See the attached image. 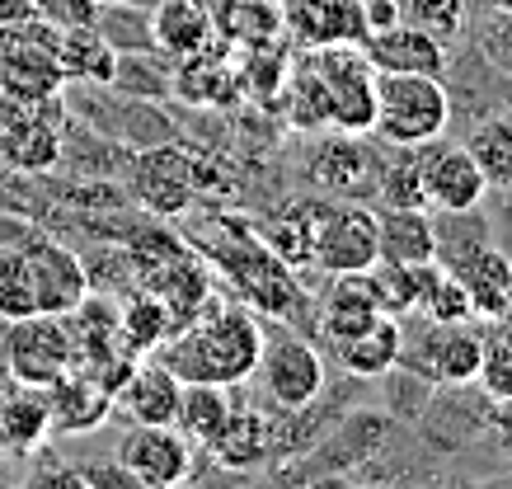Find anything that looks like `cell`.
<instances>
[{"instance_id":"6da1fadb","label":"cell","mask_w":512,"mask_h":489,"mask_svg":"<svg viewBox=\"0 0 512 489\" xmlns=\"http://www.w3.org/2000/svg\"><path fill=\"white\" fill-rule=\"evenodd\" d=\"M264 348V325L240 301H202L198 316L160 344V363L179 381H217L240 386L254 377Z\"/></svg>"},{"instance_id":"7a4b0ae2","label":"cell","mask_w":512,"mask_h":489,"mask_svg":"<svg viewBox=\"0 0 512 489\" xmlns=\"http://www.w3.org/2000/svg\"><path fill=\"white\" fill-rule=\"evenodd\" d=\"M451 123V95L442 90L437 76L419 71H376V118L372 132L395 151H414V146L442 137Z\"/></svg>"},{"instance_id":"3957f363","label":"cell","mask_w":512,"mask_h":489,"mask_svg":"<svg viewBox=\"0 0 512 489\" xmlns=\"http://www.w3.org/2000/svg\"><path fill=\"white\" fill-rule=\"evenodd\" d=\"M311 71L325 90V109L334 132H372L376 118V66L362 57L357 43H320Z\"/></svg>"},{"instance_id":"277c9868","label":"cell","mask_w":512,"mask_h":489,"mask_svg":"<svg viewBox=\"0 0 512 489\" xmlns=\"http://www.w3.org/2000/svg\"><path fill=\"white\" fill-rule=\"evenodd\" d=\"M5 367L15 386H33L47 391L52 381H62L76 367V339L66 316H24L5 320Z\"/></svg>"},{"instance_id":"5b68a950","label":"cell","mask_w":512,"mask_h":489,"mask_svg":"<svg viewBox=\"0 0 512 489\" xmlns=\"http://www.w3.org/2000/svg\"><path fill=\"white\" fill-rule=\"evenodd\" d=\"M381 259L376 254V212L362 203H320L311 236V264L320 273H367Z\"/></svg>"},{"instance_id":"8992f818","label":"cell","mask_w":512,"mask_h":489,"mask_svg":"<svg viewBox=\"0 0 512 489\" xmlns=\"http://www.w3.org/2000/svg\"><path fill=\"white\" fill-rule=\"evenodd\" d=\"M254 377L268 391L273 405L282 410H306L320 386H325V363L301 334H264V348H259V363H254Z\"/></svg>"},{"instance_id":"52a82bcc","label":"cell","mask_w":512,"mask_h":489,"mask_svg":"<svg viewBox=\"0 0 512 489\" xmlns=\"http://www.w3.org/2000/svg\"><path fill=\"white\" fill-rule=\"evenodd\" d=\"M118 466L141 489H170L193 475V442L174 424H132L118 442Z\"/></svg>"},{"instance_id":"ba28073f","label":"cell","mask_w":512,"mask_h":489,"mask_svg":"<svg viewBox=\"0 0 512 489\" xmlns=\"http://www.w3.org/2000/svg\"><path fill=\"white\" fill-rule=\"evenodd\" d=\"M414 165H419V184H423L428 207H442L451 217L475 212V207L484 203V193H489L480 165L470 160L466 146H451V142H442V137L414 146Z\"/></svg>"},{"instance_id":"9c48e42d","label":"cell","mask_w":512,"mask_h":489,"mask_svg":"<svg viewBox=\"0 0 512 489\" xmlns=\"http://www.w3.org/2000/svg\"><path fill=\"white\" fill-rule=\"evenodd\" d=\"M19 254L29 264L38 316H71L80 301L90 297V273L80 264V254H71L66 245H57V240H47V236H33L19 245Z\"/></svg>"},{"instance_id":"30bf717a","label":"cell","mask_w":512,"mask_h":489,"mask_svg":"<svg viewBox=\"0 0 512 489\" xmlns=\"http://www.w3.org/2000/svg\"><path fill=\"white\" fill-rule=\"evenodd\" d=\"M437 259L451 269V278L461 283L475 320H494L503 311V301L512 297V259L503 250H494L484 236L466 240V245H442Z\"/></svg>"},{"instance_id":"8fae6325","label":"cell","mask_w":512,"mask_h":489,"mask_svg":"<svg viewBox=\"0 0 512 489\" xmlns=\"http://www.w3.org/2000/svg\"><path fill=\"white\" fill-rule=\"evenodd\" d=\"M132 193L146 212L156 217H179L198 198V160L184 146H156L137 160L132 170Z\"/></svg>"},{"instance_id":"7c38bea8","label":"cell","mask_w":512,"mask_h":489,"mask_svg":"<svg viewBox=\"0 0 512 489\" xmlns=\"http://www.w3.org/2000/svg\"><path fill=\"white\" fill-rule=\"evenodd\" d=\"M0 156L10 170L38 174L52 170L57 156H62V127L57 118H43V104H10L0 109Z\"/></svg>"},{"instance_id":"4fadbf2b","label":"cell","mask_w":512,"mask_h":489,"mask_svg":"<svg viewBox=\"0 0 512 489\" xmlns=\"http://www.w3.org/2000/svg\"><path fill=\"white\" fill-rule=\"evenodd\" d=\"M376 174H381V160L357 142V132H339L329 137L320 151L306 165V179L325 198H353V193H376Z\"/></svg>"},{"instance_id":"5bb4252c","label":"cell","mask_w":512,"mask_h":489,"mask_svg":"<svg viewBox=\"0 0 512 489\" xmlns=\"http://www.w3.org/2000/svg\"><path fill=\"white\" fill-rule=\"evenodd\" d=\"M362 57L376 66V71H419V76H442L447 66V48L437 43L433 33L414 29V24H386V29H372L362 33Z\"/></svg>"},{"instance_id":"9a60e30c","label":"cell","mask_w":512,"mask_h":489,"mask_svg":"<svg viewBox=\"0 0 512 489\" xmlns=\"http://www.w3.org/2000/svg\"><path fill=\"white\" fill-rule=\"evenodd\" d=\"M484 334L475 320H456V325H433L428 320V344H423V377L437 386H470L480 372Z\"/></svg>"},{"instance_id":"2e32d148","label":"cell","mask_w":512,"mask_h":489,"mask_svg":"<svg viewBox=\"0 0 512 489\" xmlns=\"http://www.w3.org/2000/svg\"><path fill=\"white\" fill-rule=\"evenodd\" d=\"M376 254L400 269L437 259V226L428 207H381L376 212Z\"/></svg>"},{"instance_id":"e0dca14e","label":"cell","mask_w":512,"mask_h":489,"mask_svg":"<svg viewBox=\"0 0 512 489\" xmlns=\"http://www.w3.org/2000/svg\"><path fill=\"white\" fill-rule=\"evenodd\" d=\"M320 301H325L320 306V334H325L329 344L353 339V334H362L367 325L381 320L372 273H334V283H329V292Z\"/></svg>"},{"instance_id":"ac0fdd59","label":"cell","mask_w":512,"mask_h":489,"mask_svg":"<svg viewBox=\"0 0 512 489\" xmlns=\"http://www.w3.org/2000/svg\"><path fill=\"white\" fill-rule=\"evenodd\" d=\"M57 71L62 80H90V85H109L113 66H118V52L94 24H57Z\"/></svg>"},{"instance_id":"d6986e66","label":"cell","mask_w":512,"mask_h":489,"mask_svg":"<svg viewBox=\"0 0 512 489\" xmlns=\"http://www.w3.org/2000/svg\"><path fill=\"white\" fill-rule=\"evenodd\" d=\"M179 386H184V381L174 377L160 358L156 363H137L132 372H127L123 386H118V391H123L127 419H132V424H174Z\"/></svg>"},{"instance_id":"ffe728a7","label":"cell","mask_w":512,"mask_h":489,"mask_svg":"<svg viewBox=\"0 0 512 489\" xmlns=\"http://www.w3.org/2000/svg\"><path fill=\"white\" fill-rule=\"evenodd\" d=\"M113 410V391H104L94 377L66 372L62 381L47 386V419L62 433H85V428L104 424V414Z\"/></svg>"},{"instance_id":"44dd1931","label":"cell","mask_w":512,"mask_h":489,"mask_svg":"<svg viewBox=\"0 0 512 489\" xmlns=\"http://www.w3.org/2000/svg\"><path fill=\"white\" fill-rule=\"evenodd\" d=\"M334 348V358L343 363V372H353V377L372 381V377H386L390 367H400V348H404V330L395 316H381L376 325H367L362 334L353 339H339Z\"/></svg>"},{"instance_id":"7402d4cb","label":"cell","mask_w":512,"mask_h":489,"mask_svg":"<svg viewBox=\"0 0 512 489\" xmlns=\"http://www.w3.org/2000/svg\"><path fill=\"white\" fill-rule=\"evenodd\" d=\"M151 38L170 57H193L212 43V15L198 0H160L151 10Z\"/></svg>"},{"instance_id":"603a6c76","label":"cell","mask_w":512,"mask_h":489,"mask_svg":"<svg viewBox=\"0 0 512 489\" xmlns=\"http://www.w3.org/2000/svg\"><path fill=\"white\" fill-rule=\"evenodd\" d=\"M231 414V386L217 381H184L179 386V410H174V428L184 433L193 447H207L217 438V428Z\"/></svg>"},{"instance_id":"cb8c5ba5","label":"cell","mask_w":512,"mask_h":489,"mask_svg":"<svg viewBox=\"0 0 512 489\" xmlns=\"http://www.w3.org/2000/svg\"><path fill=\"white\" fill-rule=\"evenodd\" d=\"M273 447V433H268V419L259 410H235L226 414V424L217 428V438L207 442V452L221 461V466H235V471H249L259 466Z\"/></svg>"},{"instance_id":"d4e9b609","label":"cell","mask_w":512,"mask_h":489,"mask_svg":"<svg viewBox=\"0 0 512 489\" xmlns=\"http://www.w3.org/2000/svg\"><path fill=\"white\" fill-rule=\"evenodd\" d=\"M414 311H423V320L433 325H456V320H475L461 283L451 278V269L442 259H428V264H414Z\"/></svg>"},{"instance_id":"484cf974","label":"cell","mask_w":512,"mask_h":489,"mask_svg":"<svg viewBox=\"0 0 512 489\" xmlns=\"http://www.w3.org/2000/svg\"><path fill=\"white\" fill-rule=\"evenodd\" d=\"M315 217H320V203L287 207V212H278V217L264 226V240H259V245H264L273 259H282L287 269H296V264H311Z\"/></svg>"},{"instance_id":"4316f807","label":"cell","mask_w":512,"mask_h":489,"mask_svg":"<svg viewBox=\"0 0 512 489\" xmlns=\"http://www.w3.org/2000/svg\"><path fill=\"white\" fill-rule=\"evenodd\" d=\"M47 428H52V419H47V391L19 386L10 400H0V442L5 447L29 452V447L43 442Z\"/></svg>"},{"instance_id":"83f0119b","label":"cell","mask_w":512,"mask_h":489,"mask_svg":"<svg viewBox=\"0 0 512 489\" xmlns=\"http://www.w3.org/2000/svg\"><path fill=\"white\" fill-rule=\"evenodd\" d=\"M489 189H512V118H484L466 142Z\"/></svg>"},{"instance_id":"f1b7e54d","label":"cell","mask_w":512,"mask_h":489,"mask_svg":"<svg viewBox=\"0 0 512 489\" xmlns=\"http://www.w3.org/2000/svg\"><path fill=\"white\" fill-rule=\"evenodd\" d=\"M118 330H123V339L137 353H151V348H160L165 339H170L179 325H174L170 306L156 297V292H146V297H132L127 301V311L118 316Z\"/></svg>"},{"instance_id":"f546056e","label":"cell","mask_w":512,"mask_h":489,"mask_svg":"<svg viewBox=\"0 0 512 489\" xmlns=\"http://www.w3.org/2000/svg\"><path fill=\"white\" fill-rule=\"evenodd\" d=\"M24 316H38L29 264H24L19 250H0V320H24Z\"/></svg>"},{"instance_id":"4dcf8cb0","label":"cell","mask_w":512,"mask_h":489,"mask_svg":"<svg viewBox=\"0 0 512 489\" xmlns=\"http://www.w3.org/2000/svg\"><path fill=\"white\" fill-rule=\"evenodd\" d=\"M287 118H292V127H306V132L329 127L325 90H320V80H315L311 62L301 66V71H292V80H287Z\"/></svg>"},{"instance_id":"1f68e13d","label":"cell","mask_w":512,"mask_h":489,"mask_svg":"<svg viewBox=\"0 0 512 489\" xmlns=\"http://www.w3.org/2000/svg\"><path fill=\"white\" fill-rule=\"evenodd\" d=\"M376 198H381V207H428L414 151L404 160H395V165H381V174H376Z\"/></svg>"},{"instance_id":"d6a6232c","label":"cell","mask_w":512,"mask_h":489,"mask_svg":"<svg viewBox=\"0 0 512 489\" xmlns=\"http://www.w3.org/2000/svg\"><path fill=\"white\" fill-rule=\"evenodd\" d=\"M400 19L447 43L461 33V0H400Z\"/></svg>"},{"instance_id":"836d02e7","label":"cell","mask_w":512,"mask_h":489,"mask_svg":"<svg viewBox=\"0 0 512 489\" xmlns=\"http://www.w3.org/2000/svg\"><path fill=\"white\" fill-rule=\"evenodd\" d=\"M372 287H376V301H381V316H409L414 311V273L400 269V264H386L376 259L372 269Z\"/></svg>"},{"instance_id":"e575fe53","label":"cell","mask_w":512,"mask_h":489,"mask_svg":"<svg viewBox=\"0 0 512 489\" xmlns=\"http://www.w3.org/2000/svg\"><path fill=\"white\" fill-rule=\"evenodd\" d=\"M475 381L484 386L489 400H512V339L494 334V339H484V353H480V372Z\"/></svg>"},{"instance_id":"d590c367","label":"cell","mask_w":512,"mask_h":489,"mask_svg":"<svg viewBox=\"0 0 512 489\" xmlns=\"http://www.w3.org/2000/svg\"><path fill=\"white\" fill-rule=\"evenodd\" d=\"M357 10H362V33H372L400 19V0H362Z\"/></svg>"},{"instance_id":"8d00e7d4","label":"cell","mask_w":512,"mask_h":489,"mask_svg":"<svg viewBox=\"0 0 512 489\" xmlns=\"http://www.w3.org/2000/svg\"><path fill=\"white\" fill-rule=\"evenodd\" d=\"M38 15V0H0V29L5 24H19V19Z\"/></svg>"},{"instance_id":"74e56055","label":"cell","mask_w":512,"mask_h":489,"mask_svg":"<svg viewBox=\"0 0 512 489\" xmlns=\"http://www.w3.org/2000/svg\"><path fill=\"white\" fill-rule=\"evenodd\" d=\"M494 325H498L494 334H503V339H512V297L503 301V311H498V316H494Z\"/></svg>"},{"instance_id":"f35d334b","label":"cell","mask_w":512,"mask_h":489,"mask_svg":"<svg viewBox=\"0 0 512 489\" xmlns=\"http://www.w3.org/2000/svg\"><path fill=\"white\" fill-rule=\"evenodd\" d=\"M99 5H123V0H99Z\"/></svg>"},{"instance_id":"ab89813d","label":"cell","mask_w":512,"mask_h":489,"mask_svg":"<svg viewBox=\"0 0 512 489\" xmlns=\"http://www.w3.org/2000/svg\"><path fill=\"white\" fill-rule=\"evenodd\" d=\"M0 109H5V95H0Z\"/></svg>"}]
</instances>
